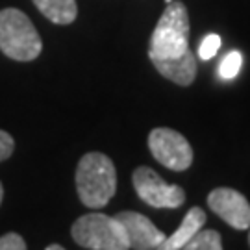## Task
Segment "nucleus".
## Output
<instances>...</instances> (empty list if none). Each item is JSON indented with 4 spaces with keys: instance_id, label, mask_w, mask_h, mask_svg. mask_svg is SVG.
<instances>
[{
    "instance_id": "4468645a",
    "label": "nucleus",
    "mask_w": 250,
    "mask_h": 250,
    "mask_svg": "<svg viewBox=\"0 0 250 250\" xmlns=\"http://www.w3.org/2000/svg\"><path fill=\"white\" fill-rule=\"evenodd\" d=\"M223 45V41H221V36H217V34H208V36L202 39V43H200V48H198V58L200 60H211L215 54L219 52V48Z\"/></svg>"
},
{
    "instance_id": "f3484780",
    "label": "nucleus",
    "mask_w": 250,
    "mask_h": 250,
    "mask_svg": "<svg viewBox=\"0 0 250 250\" xmlns=\"http://www.w3.org/2000/svg\"><path fill=\"white\" fill-rule=\"evenodd\" d=\"M46 250H63V247H62V245H48V247H46Z\"/></svg>"
},
{
    "instance_id": "a211bd4d",
    "label": "nucleus",
    "mask_w": 250,
    "mask_h": 250,
    "mask_svg": "<svg viewBox=\"0 0 250 250\" xmlns=\"http://www.w3.org/2000/svg\"><path fill=\"white\" fill-rule=\"evenodd\" d=\"M2 198H4V188H2V184H0V204H2Z\"/></svg>"
},
{
    "instance_id": "aec40b11",
    "label": "nucleus",
    "mask_w": 250,
    "mask_h": 250,
    "mask_svg": "<svg viewBox=\"0 0 250 250\" xmlns=\"http://www.w3.org/2000/svg\"><path fill=\"white\" fill-rule=\"evenodd\" d=\"M249 245H250V235H249Z\"/></svg>"
},
{
    "instance_id": "6e6552de",
    "label": "nucleus",
    "mask_w": 250,
    "mask_h": 250,
    "mask_svg": "<svg viewBox=\"0 0 250 250\" xmlns=\"http://www.w3.org/2000/svg\"><path fill=\"white\" fill-rule=\"evenodd\" d=\"M115 219L125 228L130 249L154 250L160 249L161 243L165 241V235L160 228H156L148 217L137 211H121L115 215Z\"/></svg>"
},
{
    "instance_id": "f257e3e1",
    "label": "nucleus",
    "mask_w": 250,
    "mask_h": 250,
    "mask_svg": "<svg viewBox=\"0 0 250 250\" xmlns=\"http://www.w3.org/2000/svg\"><path fill=\"white\" fill-rule=\"evenodd\" d=\"M76 191L82 204L100 209L117 191V170L113 161L102 152H87L76 167Z\"/></svg>"
},
{
    "instance_id": "ddd939ff",
    "label": "nucleus",
    "mask_w": 250,
    "mask_h": 250,
    "mask_svg": "<svg viewBox=\"0 0 250 250\" xmlns=\"http://www.w3.org/2000/svg\"><path fill=\"white\" fill-rule=\"evenodd\" d=\"M241 65H243L241 52L232 50V52L226 54L223 60H221V63H219V76L223 80H232V78H235L239 74Z\"/></svg>"
},
{
    "instance_id": "423d86ee",
    "label": "nucleus",
    "mask_w": 250,
    "mask_h": 250,
    "mask_svg": "<svg viewBox=\"0 0 250 250\" xmlns=\"http://www.w3.org/2000/svg\"><path fill=\"white\" fill-rule=\"evenodd\" d=\"M154 160L170 170H186L193 163V148L184 135L172 128H154L148 135Z\"/></svg>"
},
{
    "instance_id": "7ed1b4c3",
    "label": "nucleus",
    "mask_w": 250,
    "mask_h": 250,
    "mask_svg": "<svg viewBox=\"0 0 250 250\" xmlns=\"http://www.w3.org/2000/svg\"><path fill=\"white\" fill-rule=\"evenodd\" d=\"M189 48V13L184 2L172 0L161 13L150 37L148 56L158 60L178 58Z\"/></svg>"
},
{
    "instance_id": "f03ea898",
    "label": "nucleus",
    "mask_w": 250,
    "mask_h": 250,
    "mask_svg": "<svg viewBox=\"0 0 250 250\" xmlns=\"http://www.w3.org/2000/svg\"><path fill=\"white\" fill-rule=\"evenodd\" d=\"M0 50L15 62H34L41 54L43 41L24 11L0 9Z\"/></svg>"
},
{
    "instance_id": "2eb2a0df",
    "label": "nucleus",
    "mask_w": 250,
    "mask_h": 250,
    "mask_svg": "<svg viewBox=\"0 0 250 250\" xmlns=\"http://www.w3.org/2000/svg\"><path fill=\"white\" fill-rule=\"evenodd\" d=\"M0 250H26V241L15 232L4 233L0 237Z\"/></svg>"
},
{
    "instance_id": "dca6fc26",
    "label": "nucleus",
    "mask_w": 250,
    "mask_h": 250,
    "mask_svg": "<svg viewBox=\"0 0 250 250\" xmlns=\"http://www.w3.org/2000/svg\"><path fill=\"white\" fill-rule=\"evenodd\" d=\"M13 148H15L13 137H11L8 132L0 130V161L8 160L9 156L13 154Z\"/></svg>"
},
{
    "instance_id": "6ab92c4d",
    "label": "nucleus",
    "mask_w": 250,
    "mask_h": 250,
    "mask_svg": "<svg viewBox=\"0 0 250 250\" xmlns=\"http://www.w3.org/2000/svg\"><path fill=\"white\" fill-rule=\"evenodd\" d=\"M165 2H167V4H170V2H172V0H165Z\"/></svg>"
},
{
    "instance_id": "0eeeda50",
    "label": "nucleus",
    "mask_w": 250,
    "mask_h": 250,
    "mask_svg": "<svg viewBox=\"0 0 250 250\" xmlns=\"http://www.w3.org/2000/svg\"><path fill=\"white\" fill-rule=\"evenodd\" d=\"M208 206L235 230L250 228V204L239 191L232 188L213 189L208 197Z\"/></svg>"
},
{
    "instance_id": "f8f14e48",
    "label": "nucleus",
    "mask_w": 250,
    "mask_h": 250,
    "mask_svg": "<svg viewBox=\"0 0 250 250\" xmlns=\"http://www.w3.org/2000/svg\"><path fill=\"white\" fill-rule=\"evenodd\" d=\"M188 250H221L223 249V239H221V233L215 232V230H198L189 243L184 247Z\"/></svg>"
},
{
    "instance_id": "9b49d317",
    "label": "nucleus",
    "mask_w": 250,
    "mask_h": 250,
    "mask_svg": "<svg viewBox=\"0 0 250 250\" xmlns=\"http://www.w3.org/2000/svg\"><path fill=\"white\" fill-rule=\"evenodd\" d=\"M36 8L54 24H71L76 21V0H34Z\"/></svg>"
},
{
    "instance_id": "9d476101",
    "label": "nucleus",
    "mask_w": 250,
    "mask_h": 250,
    "mask_svg": "<svg viewBox=\"0 0 250 250\" xmlns=\"http://www.w3.org/2000/svg\"><path fill=\"white\" fill-rule=\"evenodd\" d=\"M206 224V213L202 208H191L186 217H184V221L180 224L178 228H176V232L172 233L170 237H165V241L161 243V250H180L184 249L186 245L189 243V239L195 235V233L202 228Z\"/></svg>"
},
{
    "instance_id": "1a4fd4ad",
    "label": "nucleus",
    "mask_w": 250,
    "mask_h": 250,
    "mask_svg": "<svg viewBox=\"0 0 250 250\" xmlns=\"http://www.w3.org/2000/svg\"><path fill=\"white\" fill-rule=\"evenodd\" d=\"M150 62L161 76L169 78L178 85H191L197 78V58L189 48L178 58H167V60L152 58Z\"/></svg>"
},
{
    "instance_id": "20e7f679",
    "label": "nucleus",
    "mask_w": 250,
    "mask_h": 250,
    "mask_svg": "<svg viewBox=\"0 0 250 250\" xmlns=\"http://www.w3.org/2000/svg\"><path fill=\"white\" fill-rule=\"evenodd\" d=\"M72 239L82 249L126 250L130 249L123 224L106 213H87L76 219L71 228Z\"/></svg>"
},
{
    "instance_id": "39448f33",
    "label": "nucleus",
    "mask_w": 250,
    "mask_h": 250,
    "mask_svg": "<svg viewBox=\"0 0 250 250\" xmlns=\"http://www.w3.org/2000/svg\"><path fill=\"white\" fill-rule=\"evenodd\" d=\"M132 182L139 198L152 208L176 209L186 202V191L180 186L167 184L150 167H137L132 174Z\"/></svg>"
}]
</instances>
